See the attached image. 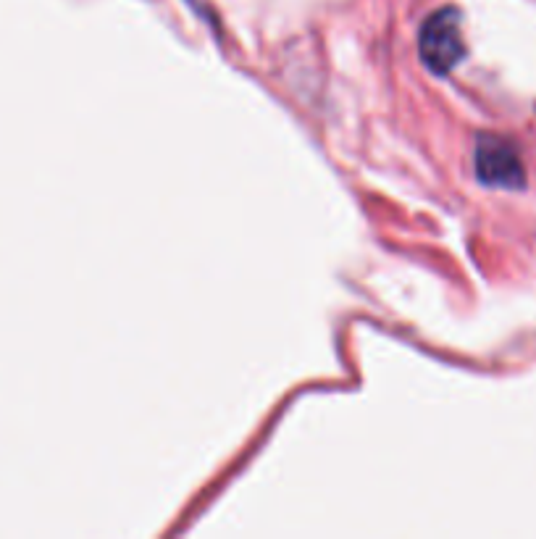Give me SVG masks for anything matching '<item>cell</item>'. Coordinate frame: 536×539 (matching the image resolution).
Listing matches in <instances>:
<instances>
[{"label": "cell", "instance_id": "obj_1", "mask_svg": "<svg viewBox=\"0 0 536 539\" xmlns=\"http://www.w3.org/2000/svg\"><path fill=\"white\" fill-rule=\"evenodd\" d=\"M418 53L434 74H447L455 69L460 58L466 56V43L460 32V11L442 8L437 14H431L418 35Z\"/></svg>", "mask_w": 536, "mask_h": 539}, {"label": "cell", "instance_id": "obj_2", "mask_svg": "<svg viewBox=\"0 0 536 539\" xmlns=\"http://www.w3.org/2000/svg\"><path fill=\"white\" fill-rule=\"evenodd\" d=\"M473 166L481 185L502 187V190H521L526 185V169L513 142L494 135H481L476 140Z\"/></svg>", "mask_w": 536, "mask_h": 539}]
</instances>
